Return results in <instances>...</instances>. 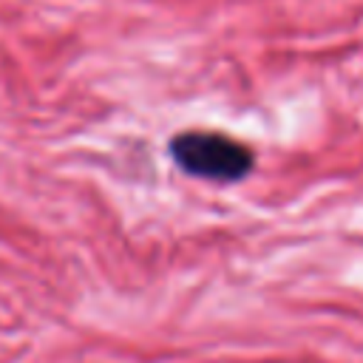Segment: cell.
<instances>
[{"label":"cell","instance_id":"cell-1","mask_svg":"<svg viewBox=\"0 0 363 363\" xmlns=\"http://www.w3.org/2000/svg\"><path fill=\"white\" fill-rule=\"evenodd\" d=\"M167 150L179 170L213 184H235L255 170L252 147L221 130H179Z\"/></svg>","mask_w":363,"mask_h":363}]
</instances>
